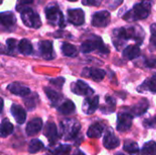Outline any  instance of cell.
<instances>
[{"instance_id": "cell-1", "label": "cell", "mask_w": 156, "mask_h": 155, "mask_svg": "<svg viewBox=\"0 0 156 155\" xmlns=\"http://www.w3.org/2000/svg\"><path fill=\"white\" fill-rule=\"evenodd\" d=\"M96 49H98L101 53L103 54H109L110 52L109 48L103 44L102 39L100 37H96V36L92 37L90 39H87L80 46V50L83 53H90Z\"/></svg>"}, {"instance_id": "cell-2", "label": "cell", "mask_w": 156, "mask_h": 155, "mask_svg": "<svg viewBox=\"0 0 156 155\" xmlns=\"http://www.w3.org/2000/svg\"><path fill=\"white\" fill-rule=\"evenodd\" d=\"M80 130V124L74 120H67L61 122L60 132L61 137L67 141L74 139Z\"/></svg>"}, {"instance_id": "cell-3", "label": "cell", "mask_w": 156, "mask_h": 155, "mask_svg": "<svg viewBox=\"0 0 156 155\" xmlns=\"http://www.w3.org/2000/svg\"><path fill=\"white\" fill-rule=\"evenodd\" d=\"M46 16L48 21L52 25H57L60 27L65 26V19L62 12L57 5H49L46 8Z\"/></svg>"}, {"instance_id": "cell-4", "label": "cell", "mask_w": 156, "mask_h": 155, "mask_svg": "<svg viewBox=\"0 0 156 155\" xmlns=\"http://www.w3.org/2000/svg\"><path fill=\"white\" fill-rule=\"evenodd\" d=\"M21 19L25 26L31 28H39L42 24L38 14L35 13L29 7L21 12Z\"/></svg>"}, {"instance_id": "cell-5", "label": "cell", "mask_w": 156, "mask_h": 155, "mask_svg": "<svg viewBox=\"0 0 156 155\" xmlns=\"http://www.w3.org/2000/svg\"><path fill=\"white\" fill-rule=\"evenodd\" d=\"M16 19L12 12L5 11L0 13V29L4 31H12L15 28Z\"/></svg>"}, {"instance_id": "cell-6", "label": "cell", "mask_w": 156, "mask_h": 155, "mask_svg": "<svg viewBox=\"0 0 156 155\" xmlns=\"http://www.w3.org/2000/svg\"><path fill=\"white\" fill-rule=\"evenodd\" d=\"M150 9H151V3L148 0H144L143 3L134 5L132 10L134 14L135 19L139 20V19L147 18L150 13Z\"/></svg>"}, {"instance_id": "cell-7", "label": "cell", "mask_w": 156, "mask_h": 155, "mask_svg": "<svg viewBox=\"0 0 156 155\" xmlns=\"http://www.w3.org/2000/svg\"><path fill=\"white\" fill-rule=\"evenodd\" d=\"M110 22H111V15L106 10L96 12L92 16L91 24L93 26L104 27V26H107L110 24Z\"/></svg>"}, {"instance_id": "cell-8", "label": "cell", "mask_w": 156, "mask_h": 155, "mask_svg": "<svg viewBox=\"0 0 156 155\" xmlns=\"http://www.w3.org/2000/svg\"><path fill=\"white\" fill-rule=\"evenodd\" d=\"M133 116L129 113H120L117 119V131L120 132H125L132 127Z\"/></svg>"}, {"instance_id": "cell-9", "label": "cell", "mask_w": 156, "mask_h": 155, "mask_svg": "<svg viewBox=\"0 0 156 155\" xmlns=\"http://www.w3.org/2000/svg\"><path fill=\"white\" fill-rule=\"evenodd\" d=\"M71 91L77 95H82V96H90L94 92L93 90L82 80H77L76 82L72 83Z\"/></svg>"}, {"instance_id": "cell-10", "label": "cell", "mask_w": 156, "mask_h": 155, "mask_svg": "<svg viewBox=\"0 0 156 155\" xmlns=\"http://www.w3.org/2000/svg\"><path fill=\"white\" fill-rule=\"evenodd\" d=\"M68 20L75 26H80L85 21L84 11L80 8L69 9L68 11Z\"/></svg>"}, {"instance_id": "cell-11", "label": "cell", "mask_w": 156, "mask_h": 155, "mask_svg": "<svg viewBox=\"0 0 156 155\" xmlns=\"http://www.w3.org/2000/svg\"><path fill=\"white\" fill-rule=\"evenodd\" d=\"M38 48H39V51L40 54L42 56V58L44 59L47 60H50L53 59L55 55H54V51H53V45L51 41L48 40H42L38 43Z\"/></svg>"}, {"instance_id": "cell-12", "label": "cell", "mask_w": 156, "mask_h": 155, "mask_svg": "<svg viewBox=\"0 0 156 155\" xmlns=\"http://www.w3.org/2000/svg\"><path fill=\"white\" fill-rule=\"evenodd\" d=\"M44 134L48 138L51 145L55 144L58 140V132L57 126L54 122H48L44 128Z\"/></svg>"}, {"instance_id": "cell-13", "label": "cell", "mask_w": 156, "mask_h": 155, "mask_svg": "<svg viewBox=\"0 0 156 155\" xmlns=\"http://www.w3.org/2000/svg\"><path fill=\"white\" fill-rule=\"evenodd\" d=\"M99 96H94L92 98H87L86 100H84L82 106L83 112L86 114H92L93 112H95V111L99 107Z\"/></svg>"}, {"instance_id": "cell-14", "label": "cell", "mask_w": 156, "mask_h": 155, "mask_svg": "<svg viewBox=\"0 0 156 155\" xmlns=\"http://www.w3.org/2000/svg\"><path fill=\"white\" fill-rule=\"evenodd\" d=\"M103 145L106 149H109V150L115 149L120 145L119 138L112 132V130H109L106 132L103 138Z\"/></svg>"}, {"instance_id": "cell-15", "label": "cell", "mask_w": 156, "mask_h": 155, "mask_svg": "<svg viewBox=\"0 0 156 155\" xmlns=\"http://www.w3.org/2000/svg\"><path fill=\"white\" fill-rule=\"evenodd\" d=\"M42 120L40 118H34L33 120H31L27 127H26V132L28 136H33L35 134H37V132H39L42 129Z\"/></svg>"}, {"instance_id": "cell-16", "label": "cell", "mask_w": 156, "mask_h": 155, "mask_svg": "<svg viewBox=\"0 0 156 155\" xmlns=\"http://www.w3.org/2000/svg\"><path fill=\"white\" fill-rule=\"evenodd\" d=\"M7 90L15 95L23 96V97L30 94V89L28 87H26V86H24L20 83H16V82L9 84L7 86Z\"/></svg>"}, {"instance_id": "cell-17", "label": "cell", "mask_w": 156, "mask_h": 155, "mask_svg": "<svg viewBox=\"0 0 156 155\" xmlns=\"http://www.w3.org/2000/svg\"><path fill=\"white\" fill-rule=\"evenodd\" d=\"M11 114L18 124H23L25 122L27 118V113L26 111L21 106L13 104L11 107Z\"/></svg>"}, {"instance_id": "cell-18", "label": "cell", "mask_w": 156, "mask_h": 155, "mask_svg": "<svg viewBox=\"0 0 156 155\" xmlns=\"http://www.w3.org/2000/svg\"><path fill=\"white\" fill-rule=\"evenodd\" d=\"M83 76L86 77H90L93 80L95 81H101L104 79L106 72L103 69H85V70L83 71Z\"/></svg>"}, {"instance_id": "cell-19", "label": "cell", "mask_w": 156, "mask_h": 155, "mask_svg": "<svg viewBox=\"0 0 156 155\" xmlns=\"http://www.w3.org/2000/svg\"><path fill=\"white\" fill-rule=\"evenodd\" d=\"M139 54H140V48L138 45H130L127 48H125L122 52L123 58H125L128 60H132L137 58Z\"/></svg>"}, {"instance_id": "cell-20", "label": "cell", "mask_w": 156, "mask_h": 155, "mask_svg": "<svg viewBox=\"0 0 156 155\" xmlns=\"http://www.w3.org/2000/svg\"><path fill=\"white\" fill-rule=\"evenodd\" d=\"M103 131H104L103 125H102L101 123L97 122V123L92 124V125L89 128V130H88V132H87V135H88L89 138L97 139V138H100V137L101 136Z\"/></svg>"}, {"instance_id": "cell-21", "label": "cell", "mask_w": 156, "mask_h": 155, "mask_svg": "<svg viewBox=\"0 0 156 155\" xmlns=\"http://www.w3.org/2000/svg\"><path fill=\"white\" fill-rule=\"evenodd\" d=\"M149 108V103H148V100L144 99L142 100H140L137 104H135L134 106H133L132 108V112L133 115L135 116H141L143 115L144 113L146 112V111L148 110Z\"/></svg>"}, {"instance_id": "cell-22", "label": "cell", "mask_w": 156, "mask_h": 155, "mask_svg": "<svg viewBox=\"0 0 156 155\" xmlns=\"http://www.w3.org/2000/svg\"><path fill=\"white\" fill-rule=\"evenodd\" d=\"M75 104L69 100H65L64 102H62L58 107V111L59 113L63 114V115H69L71 113H73L75 111Z\"/></svg>"}, {"instance_id": "cell-23", "label": "cell", "mask_w": 156, "mask_h": 155, "mask_svg": "<svg viewBox=\"0 0 156 155\" xmlns=\"http://www.w3.org/2000/svg\"><path fill=\"white\" fill-rule=\"evenodd\" d=\"M13 130H14L13 124L7 119H4L0 124V137L6 138L13 132Z\"/></svg>"}, {"instance_id": "cell-24", "label": "cell", "mask_w": 156, "mask_h": 155, "mask_svg": "<svg viewBox=\"0 0 156 155\" xmlns=\"http://www.w3.org/2000/svg\"><path fill=\"white\" fill-rule=\"evenodd\" d=\"M142 88H143L142 91H144L147 90L151 91L152 93H156V73L154 74L151 78L147 79L143 85L138 87V89H142Z\"/></svg>"}, {"instance_id": "cell-25", "label": "cell", "mask_w": 156, "mask_h": 155, "mask_svg": "<svg viewBox=\"0 0 156 155\" xmlns=\"http://www.w3.org/2000/svg\"><path fill=\"white\" fill-rule=\"evenodd\" d=\"M18 50L21 54L25 55V56H28L33 52V47L31 42L28 39H22L20 40L19 44H18Z\"/></svg>"}, {"instance_id": "cell-26", "label": "cell", "mask_w": 156, "mask_h": 155, "mask_svg": "<svg viewBox=\"0 0 156 155\" xmlns=\"http://www.w3.org/2000/svg\"><path fill=\"white\" fill-rule=\"evenodd\" d=\"M123 149L125 152L130 153V155H139V146L137 143L133 141H131V140L125 141Z\"/></svg>"}, {"instance_id": "cell-27", "label": "cell", "mask_w": 156, "mask_h": 155, "mask_svg": "<svg viewBox=\"0 0 156 155\" xmlns=\"http://www.w3.org/2000/svg\"><path fill=\"white\" fill-rule=\"evenodd\" d=\"M61 50H62V53L67 57L74 58V57L78 56L77 48L69 43H63V45L61 47Z\"/></svg>"}, {"instance_id": "cell-28", "label": "cell", "mask_w": 156, "mask_h": 155, "mask_svg": "<svg viewBox=\"0 0 156 155\" xmlns=\"http://www.w3.org/2000/svg\"><path fill=\"white\" fill-rule=\"evenodd\" d=\"M44 91H45L46 95L48 96V98L51 100V102L53 104L58 103L62 98V95L60 93H58V91H56V90H54L52 89H49L48 87L44 88Z\"/></svg>"}, {"instance_id": "cell-29", "label": "cell", "mask_w": 156, "mask_h": 155, "mask_svg": "<svg viewBox=\"0 0 156 155\" xmlns=\"http://www.w3.org/2000/svg\"><path fill=\"white\" fill-rule=\"evenodd\" d=\"M43 148H44V144L41 141H39L38 139H33L30 141L28 144V153L33 154V153H38Z\"/></svg>"}, {"instance_id": "cell-30", "label": "cell", "mask_w": 156, "mask_h": 155, "mask_svg": "<svg viewBox=\"0 0 156 155\" xmlns=\"http://www.w3.org/2000/svg\"><path fill=\"white\" fill-rule=\"evenodd\" d=\"M142 155H156V143L154 141L146 143L143 149Z\"/></svg>"}, {"instance_id": "cell-31", "label": "cell", "mask_w": 156, "mask_h": 155, "mask_svg": "<svg viewBox=\"0 0 156 155\" xmlns=\"http://www.w3.org/2000/svg\"><path fill=\"white\" fill-rule=\"evenodd\" d=\"M37 94L34 93V94H32V96H27L24 100L25 105L29 111H32V110H34L36 108V106H37Z\"/></svg>"}, {"instance_id": "cell-32", "label": "cell", "mask_w": 156, "mask_h": 155, "mask_svg": "<svg viewBox=\"0 0 156 155\" xmlns=\"http://www.w3.org/2000/svg\"><path fill=\"white\" fill-rule=\"evenodd\" d=\"M70 152L71 147L69 145H59L52 151L51 155H69Z\"/></svg>"}, {"instance_id": "cell-33", "label": "cell", "mask_w": 156, "mask_h": 155, "mask_svg": "<svg viewBox=\"0 0 156 155\" xmlns=\"http://www.w3.org/2000/svg\"><path fill=\"white\" fill-rule=\"evenodd\" d=\"M33 3V0H17L16 2V9L18 12H22L25 9L28 8L27 6Z\"/></svg>"}, {"instance_id": "cell-34", "label": "cell", "mask_w": 156, "mask_h": 155, "mask_svg": "<svg viewBox=\"0 0 156 155\" xmlns=\"http://www.w3.org/2000/svg\"><path fill=\"white\" fill-rule=\"evenodd\" d=\"M105 101H106V103H107V108H106V110L109 111L108 112L111 113V112L114 111L115 106H116V101H115V100H114L112 97L107 95V96L105 97Z\"/></svg>"}, {"instance_id": "cell-35", "label": "cell", "mask_w": 156, "mask_h": 155, "mask_svg": "<svg viewBox=\"0 0 156 155\" xmlns=\"http://www.w3.org/2000/svg\"><path fill=\"white\" fill-rule=\"evenodd\" d=\"M49 82H50L51 85H53L57 89H61L63 87V85H64L65 79L62 78V77H58V78H56V79H51L49 80Z\"/></svg>"}, {"instance_id": "cell-36", "label": "cell", "mask_w": 156, "mask_h": 155, "mask_svg": "<svg viewBox=\"0 0 156 155\" xmlns=\"http://www.w3.org/2000/svg\"><path fill=\"white\" fill-rule=\"evenodd\" d=\"M6 46L8 52H14L16 48V40L15 38H8L6 40Z\"/></svg>"}, {"instance_id": "cell-37", "label": "cell", "mask_w": 156, "mask_h": 155, "mask_svg": "<svg viewBox=\"0 0 156 155\" xmlns=\"http://www.w3.org/2000/svg\"><path fill=\"white\" fill-rule=\"evenodd\" d=\"M144 125L145 128H154L156 127V116H154L153 119H148L144 122Z\"/></svg>"}, {"instance_id": "cell-38", "label": "cell", "mask_w": 156, "mask_h": 155, "mask_svg": "<svg viewBox=\"0 0 156 155\" xmlns=\"http://www.w3.org/2000/svg\"><path fill=\"white\" fill-rule=\"evenodd\" d=\"M151 33H152L151 43L156 48V24H153L151 26Z\"/></svg>"}, {"instance_id": "cell-39", "label": "cell", "mask_w": 156, "mask_h": 155, "mask_svg": "<svg viewBox=\"0 0 156 155\" xmlns=\"http://www.w3.org/2000/svg\"><path fill=\"white\" fill-rule=\"evenodd\" d=\"M146 66L149 67V68H155L156 67V58L155 57H153V58H150L146 60Z\"/></svg>"}, {"instance_id": "cell-40", "label": "cell", "mask_w": 156, "mask_h": 155, "mask_svg": "<svg viewBox=\"0 0 156 155\" xmlns=\"http://www.w3.org/2000/svg\"><path fill=\"white\" fill-rule=\"evenodd\" d=\"M82 4L84 5H99L100 2L97 0H82Z\"/></svg>"}, {"instance_id": "cell-41", "label": "cell", "mask_w": 156, "mask_h": 155, "mask_svg": "<svg viewBox=\"0 0 156 155\" xmlns=\"http://www.w3.org/2000/svg\"><path fill=\"white\" fill-rule=\"evenodd\" d=\"M3 108H4V100H3L2 98H0V113L3 111Z\"/></svg>"}, {"instance_id": "cell-42", "label": "cell", "mask_w": 156, "mask_h": 155, "mask_svg": "<svg viewBox=\"0 0 156 155\" xmlns=\"http://www.w3.org/2000/svg\"><path fill=\"white\" fill-rule=\"evenodd\" d=\"M74 155H85L83 153H81L80 151H77L76 153H75V154Z\"/></svg>"}, {"instance_id": "cell-43", "label": "cell", "mask_w": 156, "mask_h": 155, "mask_svg": "<svg viewBox=\"0 0 156 155\" xmlns=\"http://www.w3.org/2000/svg\"><path fill=\"white\" fill-rule=\"evenodd\" d=\"M115 155H125V154H123V153H116Z\"/></svg>"}, {"instance_id": "cell-44", "label": "cell", "mask_w": 156, "mask_h": 155, "mask_svg": "<svg viewBox=\"0 0 156 155\" xmlns=\"http://www.w3.org/2000/svg\"><path fill=\"white\" fill-rule=\"evenodd\" d=\"M68 1H70V2H76V1H78V0H68Z\"/></svg>"}, {"instance_id": "cell-45", "label": "cell", "mask_w": 156, "mask_h": 155, "mask_svg": "<svg viewBox=\"0 0 156 155\" xmlns=\"http://www.w3.org/2000/svg\"><path fill=\"white\" fill-rule=\"evenodd\" d=\"M1 3H2V1H1V0H0V4H1Z\"/></svg>"}]
</instances>
